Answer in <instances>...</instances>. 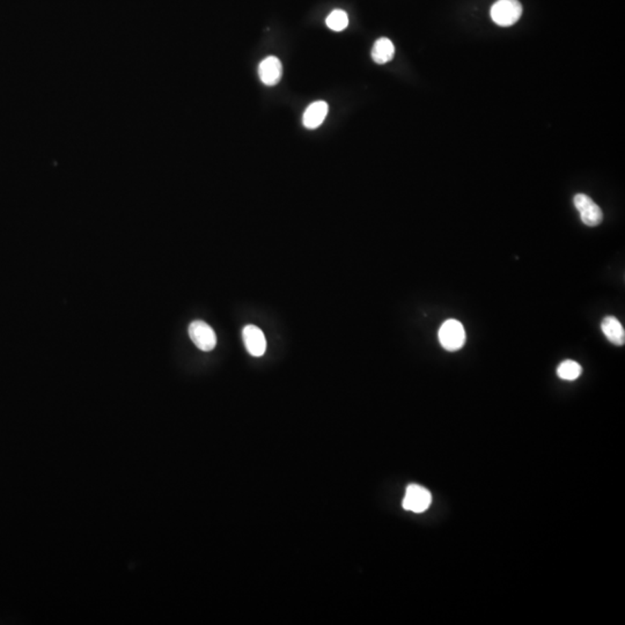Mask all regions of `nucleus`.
<instances>
[{
    "mask_svg": "<svg viewBox=\"0 0 625 625\" xmlns=\"http://www.w3.org/2000/svg\"><path fill=\"white\" fill-rule=\"evenodd\" d=\"M328 111H329V106L326 101L310 103L302 116V123L305 125V128L309 129V130L319 128L327 118Z\"/></svg>",
    "mask_w": 625,
    "mask_h": 625,
    "instance_id": "obj_8",
    "label": "nucleus"
},
{
    "mask_svg": "<svg viewBox=\"0 0 625 625\" xmlns=\"http://www.w3.org/2000/svg\"><path fill=\"white\" fill-rule=\"evenodd\" d=\"M326 24H327L328 28H330L331 30L342 32V30H344L348 27V15L344 11H342V10H335V11L331 12L330 15H328Z\"/></svg>",
    "mask_w": 625,
    "mask_h": 625,
    "instance_id": "obj_12",
    "label": "nucleus"
},
{
    "mask_svg": "<svg viewBox=\"0 0 625 625\" xmlns=\"http://www.w3.org/2000/svg\"><path fill=\"white\" fill-rule=\"evenodd\" d=\"M283 75V66L277 57L270 56L261 62L259 66V75L264 85L272 87L281 82Z\"/></svg>",
    "mask_w": 625,
    "mask_h": 625,
    "instance_id": "obj_7",
    "label": "nucleus"
},
{
    "mask_svg": "<svg viewBox=\"0 0 625 625\" xmlns=\"http://www.w3.org/2000/svg\"><path fill=\"white\" fill-rule=\"evenodd\" d=\"M491 19L501 27H510L519 21L523 15V6L518 0H498L490 11Z\"/></svg>",
    "mask_w": 625,
    "mask_h": 625,
    "instance_id": "obj_1",
    "label": "nucleus"
},
{
    "mask_svg": "<svg viewBox=\"0 0 625 625\" xmlns=\"http://www.w3.org/2000/svg\"><path fill=\"white\" fill-rule=\"evenodd\" d=\"M439 342L447 351H458L465 343V328L458 320L445 321L439 329Z\"/></svg>",
    "mask_w": 625,
    "mask_h": 625,
    "instance_id": "obj_2",
    "label": "nucleus"
},
{
    "mask_svg": "<svg viewBox=\"0 0 625 625\" xmlns=\"http://www.w3.org/2000/svg\"><path fill=\"white\" fill-rule=\"evenodd\" d=\"M581 372H583L581 366L573 360H565L557 369L558 377H561V380H577L581 375Z\"/></svg>",
    "mask_w": 625,
    "mask_h": 625,
    "instance_id": "obj_11",
    "label": "nucleus"
},
{
    "mask_svg": "<svg viewBox=\"0 0 625 625\" xmlns=\"http://www.w3.org/2000/svg\"><path fill=\"white\" fill-rule=\"evenodd\" d=\"M573 203L576 205L577 210L579 211L581 221L587 226L594 227V226L600 225L604 221V214H602L600 206L585 194H578L575 196Z\"/></svg>",
    "mask_w": 625,
    "mask_h": 625,
    "instance_id": "obj_4",
    "label": "nucleus"
},
{
    "mask_svg": "<svg viewBox=\"0 0 625 625\" xmlns=\"http://www.w3.org/2000/svg\"><path fill=\"white\" fill-rule=\"evenodd\" d=\"M431 501H432V496H431L430 491L420 485H417V484H411L407 487V491H405L403 507L407 511L413 512V513H423L430 507Z\"/></svg>",
    "mask_w": 625,
    "mask_h": 625,
    "instance_id": "obj_5",
    "label": "nucleus"
},
{
    "mask_svg": "<svg viewBox=\"0 0 625 625\" xmlns=\"http://www.w3.org/2000/svg\"><path fill=\"white\" fill-rule=\"evenodd\" d=\"M601 330L604 333V336L608 338V341L613 343V344L618 345V346L624 345V328H623L621 322L616 317H604L602 322H601Z\"/></svg>",
    "mask_w": 625,
    "mask_h": 625,
    "instance_id": "obj_9",
    "label": "nucleus"
},
{
    "mask_svg": "<svg viewBox=\"0 0 625 625\" xmlns=\"http://www.w3.org/2000/svg\"><path fill=\"white\" fill-rule=\"evenodd\" d=\"M395 46L391 39L382 37L377 39L372 49V58L377 64H386L394 57Z\"/></svg>",
    "mask_w": 625,
    "mask_h": 625,
    "instance_id": "obj_10",
    "label": "nucleus"
},
{
    "mask_svg": "<svg viewBox=\"0 0 625 625\" xmlns=\"http://www.w3.org/2000/svg\"><path fill=\"white\" fill-rule=\"evenodd\" d=\"M242 339L249 355L252 357H262L267 350V339L263 331L259 327L249 324L242 330Z\"/></svg>",
    "mask_w": 625,
    "mask_h": 625,
    "instance_id": "obj_6",
    "label": "nucleus"
},
{
    "mask_svg": "<svg viewBox=\"0 0 625 625\" xmlns=\"http://www.w3.org/2000/svg\"><path fill=\"white\" fill-rule=\"evenodd\" d=\"M189 336L192 343L202 351H212L217 345V336L214 329L204 321H194L189 326Z\"/></svg>",
    "mask_w": 625,
    "mask_h": 625,
    "instance_id": "obj_3",
    "label": "nucleus"
}]
</instances>
